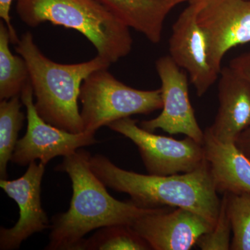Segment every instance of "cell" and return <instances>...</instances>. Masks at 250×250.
Masks as SVG:
<instances>
[{
  "instance_id": "cell-16",
  "label": "cell",
  "mask_w": 250,
  "mask_h": 250,
  "mask_svg": "<svg viewBox=\"0 0 250 250\" xmlns=\"http://www.w3.org/2000/svg\"><path fill=\"white\" fill-rule=\"evenodd\" d=\"M11 36L7 26L0 22V100L21 95L30 81L27 62L22 56L12 54Z\"/></svg>"
},
{
  "instance_id": "cell-12",
  "label": "cell",
  "mask_w": 250,
  "mask_h": 250,
  "mask_svg": "<svg viewBox=\"0 0 250 250\" xmlns=\"http://www.w3.org/2000/svg\"><path fill=\"white\" fill-rule=\"evenodd\" d=\"M169 56L188 72L197 96H203L218 79L220 74L208 62L205 36L197 24L195 9L190 3L172 26Z\"/></svg>"
},
{
  "instance_id": "cell-4",
  "label": "cell",
  "mask_w": 250,
  "mask_h": 250,
  "mask_svg": "<svg viewBox=\"0 0 250 250\" xmlns=\"http://www.w3.org/2000/svg\"><path fill=\"white\" fill-rule=\"evenodd\" d=\"M16 11L30 27L48 22L78 31L109 63L132 50L131 29L97 0H17Z\"/></svg>"
},
{
  "instance_id": "cell-2",
  "label": "cell",
  "mask_w": 250,
  "mask_h": 250,
  "mask_svg": "<svg viewBox=\"0 0 250 250\" xmlns=\"http://www.w3.org/2000/svg\"><path fill=\"white\" fill-rule=\"evenodd\" d=\"M91 170L106 187L124 192L140 207L182 208L201 215L215 225L221 200L218 196L207 160L192 172L160 176L136 173L113 164L106 156L90 159Z\"/></svg>"
},
{
  "instance_id": "cell-23",
  "label": "cell",
  "mask_w": 250,
  "mask_h": 250,
  "mask_svg": "<svg viewBox=\"0 0 250 250\" xmlns=\"http://www.w3.org/2000/svg\"><path fill=\"white\" fill-rule=\"evenodd\" d=\"M235 143L250 161V126L238 136Z\"/></svg>"
},
{
  "instance_id": "cell-8",
  "label": "cell",
  "mask_w": 250,
  "mask_h": 250,
  "mask_svg": "<svg viewBox=\"0 0 250 250\" xmlns=\"http://www.w3.org/2000/svg\"><path fill=\"white\" fill-rule=\"evenodd\" d=\"M21 97L27 111V128L25 135L16 143L11 158L14 164L25 166L39 160L47 165L57 156L64 157L80 148L98 143L95 133L74 134L44 121L36 111L30 81L23 88Z\"/></svg>"
},
{
  "instance_id": "cell-17",
  "label": "cell",
  "mask_w": 250,
  "mask_h": 250,
  "mask_svg": "<svg viewBox=\"0 0 250 250\" xmlns=\"http://www.w3.org/2000/svg\"><path fill=\"white\" fill-rule=\"evenodd\" d=\"M21 95L0 103V177L7 179V166L11 161L18 134L23 126L25 115L21 111Z\"/></svg>"
},
{
  "instance_id": "cell-14",
  "label": "cell",
  "mask_w": 250,
  "mask_h": 250,
  "mask_svg": "<svg viewBox=\"0 0 250 250\" xmlns=\"http://www.w3.org/2000/svg\"><path fill=\"white\" fill-rule=\"evenodd\" d=\"M202 145L218 193H250V161L236 143L218 141L205 129Z\"/></svg>"
},
{
  "instance_id": "cell-7",
  "label": "cell",
  "mask_w": 250,
  "mask_h": 250,
  "mask_svg": "<svg viewBox=\"0 0 250 250\" xmlns=\"http://www.w3.org/2000/svg\"><path fill=\"white\" fill-rule=\"evenodd\" d=\"M205 36L208 62L220 74L225 54L250 42V0H190Z\"/></svg>"
},
{
  "instance_id": "cell-20",
  "label": "cell",
  "mask_w": 250,
  "mask_h": 250,
  "mask_svg": "<svg viewBox=\"0 0 250 250\" xmlns=\"http://www.w3.org/2000/svg\"><path fill=\"white\" fill-rule=\"evenodd\" d=\"M232 228L227 208V197L223 194L216 223L210 231L199 238L196 246L202 250H229L231 248Z\"/></svg>"
},
{
  "instance_id": "cell-18",
  "label": "cell",
  "mask_w": 250,
  "mask_h": 250,
  "mask_svg": "<svg viewBox=\"0 0 250 250\" xmlns=\"http://www.w3.org/2000/svg\"><path fill=\"white\" fill-rule=\"evenodd\" d=\"M149 250L147 242L132 227L113 225L100 228L89 238H84L76 250Z\"/></svg>"
},
{
  "instance_id": "cell-22",
  "label": "cell",
  "mask_w": 250,
  "mask_h": 250,
  "mask_svg": "<svg viewBox=\"0 0 250 250\" xmlns=\"http://www.w3.org/2000/svg\"><path fill=\"white\" fill-rule=\"evenodd\" d=\"M14 1V0H0V17L9 29L10 36H11V43L16 45L19 42L20 39L15 30L14 26L11 24V16H10L11 5Z\"/></svg>"
},
{
  "instance_id": "cell-1",
  "label": "cell",
  "mask_w": 250,
  "mask_h": 250,
  "mask_svg": "<svg viewBox=\"0 0 250 250\" xmlns=\"http://www.w3.org/2000/svg\"><path fill=\"white\" fill-rule=\"evenodd\" d=\"M90 157L88 151L80 148L64 156L55 167L71 179L72 197L67 211L52 217L45 250H76L90 231L113 225L132 226L141 217L159 208H142L131 200L122 202L112 197L92 171Z\"/></svg>"
},
{
  "instance_id": "cell-19",
  "label": "cell",
  "mask_w": 250,
  "mask_h": 250,
  "mask_svg": "<svg viewBox=\"0 0 250 250\" xmlns=\"http://www.w3.org/2000/svg\"><path fill=\"white\" fill-rule=\"evenodd\" d=\"M232 228L231 250H250V193H225Z\"/></svg>"
},
{
  "instance_id": "cell-21",
  "label": "cell",
  "mask_w": 250,
  "mask_h": 250,
  "mask_svg": "<svg viewBox=\"0 0 250 250\" xmlns=\"http://www.w3.org/2000/svg\"><path fill=\"white\" fill-rule=\"evenodd\" d=\"M229 66L248 81L250 84V50L233 58Z\"/></svg>"
},
{
  "instance_id": "cell-3",
  "label": "cell",
  "mask_w": 250,
  "mask_h": 250,
  "mask_svg": "<svg viewBox=\"0 0 250 250\" xmlns=\"http://www.w3.org/2000/svg\"><path fill=\"white\" fill-rule=\"evenodd\" d=\"M16 50L27 62L39 116L49 124L68 132L84 131L79 109L81 87L92 72L111 63L100 56L80 63H59L40 50L29 31L23 34Z\"/></svg>"
},
{
  "instance_id": "cell-13",
  "label": "cell",
  "mask_w": 250,
  "mask_h": 250,
  "mask_svg": "<svg viewBox=\"0 0 250 250\" xmlns=\"http://www.w3.org/2000/svg\"><path fill=\"white\" fill-rule=\"evenodd\" d=\"M218 79V113L206 129L218 141L235 143L250 126V84L229 66L222 67Z\"/></svg>"
},
{
  "instance_id": "cell-9",
  "label": "cell",
  "mask_w": 250,
  "mask_h": 250,
  "mask_svg": "<svg viewBox=\"0 0 250 250\" xmlns=\"http://www.w3.org/2000/svg\"><path fill=\"white\" fill-rule=\"evenodd\" d=\"M155 65L161 82L162 111L153 119L141 122L140 126L151 132L161 129L170 135L184 134L202 144L205 131L197 123L190 103L185 72L169 55L158 59Z\"/></svg>"
},
{
  "instance_id": "cell-11",
  "label": "cell",
  "mask_w": 250,
  "mask_h": 250,
  "mask_svg": "<svg viewBox=\"0 0 250 250\" xmlns=\"http://www.w3.org/2000/svg\"><path fill=\"white\" fill-rule=\"evenodd\" d=\"M131 227L152 250H189L214 225L191 210L161 207L141 217Z\"/></svg>"
},
{
  "instance_id": "cell-6",
  "label": "cell",
  "mask_w": 250,
  "mask_h": 250,
  "mask_svg": "<svg viewBox=\"0 0 250 250\" xmlns=\"http://www.w3.org/2000/svg\"><path fill=\"white\" fill-rule=\"evenodd\" d=\"M129 118L108 127L131 140L139 149L148 174L167 176L192 172L205 162L203 145L190 137L183 140L154 134Z\"/></svg>"
},
{
  "instance_id": "cell-10",
  "label": "cell",
  "mask_w": 250,
  "mask_h": 250,
  "mask_svg": "<svg viewBox=\"0 0 250 250\" xmlns=\"http://www.w3.org/2000/svg\"><path fill=\"white\" fill-rule=\"evenodd\" d=\"M39 161L31 163L22 177L14 180L1 179L0 187L18 204V221L13 228H0V250H18L22 242L36 233L50 229L47 213L41 203V183L45 168Z\"/></svg>"
},
{
  "instance_id": "cell-5",
  "label": "cell",
  "mask_w": 250,
  "mask_h": 250,
  "mask_svg": "<svg viewBox=\"0 0 250 250\" xmlns=\"http://www.w3.org/2000/svg\"><path fill=\"white\" fill-rule=\"evenodd\" d=\"M81 117L84 131L100 127L134 115H148L163 106L161 88L136 89L101 69L92 72L81 87Z\"/></svg>"
},
{
  "instance_id": "cell-15",
  "label": "cell",
  "mask_w": 250,
  "mask_h": 250,
  "mask_svg": "<svg viewBox=\"0 0 250 250\" xmlns=\"http://www.w3.org/2000/svg\"><path fill=\"white\" fill-rule=\"evenodd\" d=\"M130 28L152 43L162 39L166 18L177 6L190 0H97Z\"/></svg>"
}]
</instances>
